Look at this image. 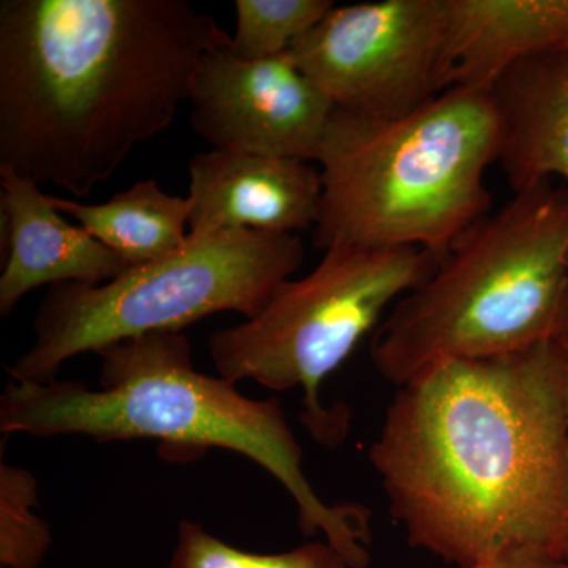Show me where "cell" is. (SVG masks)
Masks as SVG:
<instances>
[{
  "label": "cell",
  "mask_w": 568,
  "mask_h": 568,
  "mask_svg": "<svg viewBox=\"0 0 568 568\" xmlns=\"http://www.w3.org/2000/svg\"><path fill=\"white\" fill-rule=\"evenodd\" d=\"M566 368L549 342L398 387L368 459L410 547L458 568L523 545L568 562Z\"/></svg>",
  "instance_id": "1"
},
{
  "label": "cell",
  "mask_w": 568,
  "mask_h": 568,
  "mask_svg": "<svg viewBox=\"0 0 568 568\" xmlns=\"http://www.w3.org/2000/svg\"><path fill=\"white\" fill-rule=\"evenodd\" d=\"M227 44L189 0H2L0 166L85 196L173 125Z\"/></svg>",
  "instance_id": "2"
},
{
  "label": "cell",
  "mask_w": 568,
  "mask_h": 568,
  "mask_svg": "<svg viewBox=\"0 0 568 568\" xmlns=\"http://www.w3.org/2000/svg\"><path fill=\"white\" fill-rule=\"evenodd\" d=\"M97 354L102 364L95 388L78 381H7L0 396L2 435L156 439L193 454L212 447L235 452L290 493L306 537L323 534L351 568L369 566L368 508L321 499L278 399L248 398L233 381L197 372L182 332L136 336Z\"/></svg>",
  "instance_id": "3"
},
{
  "label": "cell",
  "mask_w": 568,
  "mask_h": 568,
  "mask_svg": "<svg viewBox=\"0 0 568 568\" xmlns=\"http://www.w3.org/2000/svg\"><path fill=\"white\" fill-rule=\"evenodd\" d=\"M568 335V185L537 183L474 223L373 332L396 387L437 365L500 357Z\"/></svg>",
  "instance_id": "4"
},
{
  "label": "cell",
  "mask_w": 568,
  "mask_h": 568,
  "mask_svg": "<svg viewBox=\"0 0 568 568\" xmlns=\"http://www.w3.org/2000/svg\"><path fill=\"white\" fill-rule=\"evenodd\" d=\"M491 91L452 88L398 118L334 108L321 145L315 244L414 246L443 257L491 212L499 159Z\"/></svg>",
  "instance_id": "5"
},
{
  "label": "cell",
  "mask_w": 568,
  "mask_h": 568,
  "mask_svg": "<svg viewBox=\"0 0 568 568\" xmlns=\"http://www.w3.org/2000/svg\"><path fill=\"white\" fill-rule=\"evenodd\" d=\"M298 234L230 231L190 239L182 250L133 265L106 283L48 287L33 342L10 379L48 384L77 355L155 332H182L215 313L256 317L304 263Z\"/></svg>",
  "instance_id": "6"
},
{
  "label": "cell",
  "mask_w": 568,
  "mask_h": 568,
  "mask_svg": "<svg viewBox=\"0 0 568 568\" xmlns=\"http://www.w3.org/2000/svg\"><path fill=\"white\" fill-rule=\"evenodd\" d=\"M440 260L414 246H328L320 264L284 283L260 315L212 335L209 353L216 373L275 392L302 388L305 428L317 443L338 446L349 413L345 406L325 407L321 386Z\"/></svg>",
  "instance_id": "7"
},
{
  "label": "cell",
  "mask_w": 568,
  "mask_h": 568,
  "mask_svg": "<svg viewBox=\"0 0 568 568\" xmlns=\"http://www.w3.org/2000/svg\"><path fill=\"white\" fill-rule=\"evenodd\" d=\"M447 0L332 7L290 54L339 110L398 118L437 93Z\"/></svg>",
  "instance_id": "8"
},
{
  "label": "cell",
  "mask_w": 568,
  "mask_h": 568,
  "mask_svg": "<svg viewBox=\"0 0 568 568\" xmlns=\"http://www.w3.org/2000/svg\"><path fill=\"white\" fill-rule=\"evenodd\" d=\"M190 123L219 151L317 162L334 103L290 52L261 61L209 51L192 85Z\"/></svg>",
  "instance_id": "9"
},
{
  "label": "cell",
  "mask_w": 568,
  "mask_h": 568,
  "mask_svg": "<svg viewBox=\"0 0 568 568\" xmlns=\"http://www.w3.org/2000/svg\"><path fill=\"white\" fill-rule=\"evenodd\" d=\"M189 171L194 241L230 231L315 230L323 196L315 164L212 149L193 155Z\"/></svg>",
  "instance_id": "10"
},
{
  "label": "cell",
  "mask_w": 568,
  "mask_h": 568,
  "mask_svg": "<svg viewBox=\"0 0 568 568\" xmlns=\"http://www.w3.org/2000/svg\"><path fill=\"white\" fill-rule=\"evenodd\" d=\"M0 190L9 248L0 276V316H9L37 287L106 283L132 267L88 231L62 219L50 194L41 193L32 179L0 166Z\"/></svg>",
  "instance_id": "11"
},
{
  "label": "cell",
  "mask_w": 568,
  "mask_h": 568,
  "mask_svg": "<svg viewBox=\"0 0 568 568\" xmlns=\"http://www.w3.org/2000/svg\"><path fill=\"white\" fill-rule=\"evenodd\" d=\"M568 51V0H447L437 91H489L523 59Z\"/></svg>",
  "instance_id": "12"
},
{
  "label": "cell",
  "mask_w": 568,
  "mask_h": 568,
  "mask_svg": "<svg viewBox=\"0 0 568 568\" xmlns=\"http://www.w3.org/2000/svg\"><path fill=\"white\" fill-rule=\"evenodd\" d=\"M489 91L500 125L497 162L514 192L555 175L568 182V51L523 59Z\"/></svg>",
  "instance_id": "13"
},
{
  "label": "cell",
  "mask_w": 568,
  "mask_h": 568,
  "mask_svg": "<svg viewBox=\"0 0 568 568\" xmlns=\"http://www.w3.org/2000/svg\"><path fill=\"white\" fill-rule=\"evenodd\" d=\"M51 203L132 267L162 260L189 244V197L163 192L153 179L134 183L103 204L58 196H51Z\"/></svg>",
  "instance_id": "14"
},
{
  "label": "cell",
  "mask_w": 568,
  "mask_h": 568,
  "mask_svg": "<svg viewBox=\"0 0 568 568\" xmlns=\"http://www.w3.org/2000/svg\"><path fill=\"white\" fill-rule=\"evenodd\" d=\"M334 6L332 0H235L231 51L245 61L286 54Z\"/></svg>",
  "instance_id": "15"
},
{
  "label": "cell",
  "mask_w": 568,
  "mask_h": 568,
  "mask_svg": "<svg viewBox=\"0 0 568 568\" xmlns=\"http://www.w3.org/2000/svg\"><path fill=\"white\" fill-rule=\"evenodd\" d=\"M168 568H351L325 540L310 541L290 551H244L224 544L194 521L179 525L178 544Z\"/></svg>",
  "instance_id": "16"
},
{
  "label": "cell",
  "mask_w": 568,
  "mask_h": 568,
  "mask_svg": "<svg viewBox=\"0 0 568 568\" xmlns=\"http://www.w3.org/2000/svg\"><path fill=\"white\" fill-rule=\"evenodd\" d=\"M39 481L24 467L0 463V567L40 568L52 544L51 528L37 515Z\"/></svg>",
  "instance_id": "17"
},
{
  "label": "cell",
  "mask_w": 568,
  "mask_h": 568,
  "mask_svg": "<svg viewBox=\"0 0 568 568\" xmlns=\"http://www.w3.org/2000/svg\"><path fill=\"white\" fill-rule=\"evenodd\" d=\"M566 564L545 549L523 545L499 552L477 568H566Z\"/></svg>",
  "instance_id": "18"
},
{
  "label": "cell",
  "mask_w": 568,
  "mask_h": 568,
  "mask_svg": "<svg viewBox=\"0 0 568 568\" xmlns=\"http://www.w3.org/2000/svg\"><path fill=\"white\" fill-rule=\"evenodd\" d=\"M560 345L564 347L566 353L567 368H566V405H567V417H568V335L560 339Z\"/></svg>",
  "instance_id": "19"
},
{
  "label": "cell",
  "mask_w": 568,
  "mask_h": 568,
  "mask_svg": "<svg viewBox=\"0 0 568 568\" xmlns=\"http://www.w3.org/2000/svg\"><path fill=\"white\" fill-rule=\"evenodd\" d=\"M566 568H568V562L566 564Z\"/></svg>",
  "instance_id": "20"
}]
</instances>
